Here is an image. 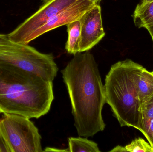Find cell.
<instances>
[{
	"label": "cell",
	"instance_id": "1",
	"mask_svg": "<svg viewBox=\"0 0 153 152\" xmlns=\"http://www.w3.org/2000/svg\"><path fill=\"white\" fill-rule=\"evenodd\" d=\"M61 72L78 136L90 137L103 131L105 90L93 55L89 51L76 54Z\"/></svg>",
	"mask_w": 153,
	"mask_h": 152
},
{
	"label": "cell",
	"instance_id": "2",
	"mask_svg": "<svg viewBox=\"0 0 153 152\" xmlns=\"http://www.w3.org/2000/svg\"><path fill=\"white\" fill-rule=\"evenodd\" d=\"M54 99L52 81L0 61V113L38 119Z\"/></svg>",
	"mask_w": 153,
	"mask_h": 152
},
{
	"label": "cell",
	"instance_id": "3",
	"mask_svg": "<svg viewBox=\"0 0 153 152\" xmlns=\"http://www.w3.org/2000/svg\"><path fill=\"white\" fill-rule=\"evenodd\" d=\"M143 67L129 59L111 66L104 85L106 103L121 127H132L144 134L142 104L137 82Z\"/></svg>",
	"mask_w": 153,
	"mask_h": 152
},
{
	"label": "cell",
	"instance_id": "4",
	"mask_svg": "<svg viewBox=\"0 0 153 152\" xmlns=\"http://www.w3.org/2000/svg\"><path fill=\"white\" fill-rule=\"evenodd\" d=\"M0 61L34 73L53 82L58 68L52 54H44L28 44L9 39L8 34H0Z\"/></svg>",
	"mask_w": 153,
	"mask_h": 152
},
{
	"label": "cell",
	"instance_id": "5",
	"mask_svg": "<svg viewBox=\"0 0 153 152\" xmlns=\"http://www.w3.org/2000/svg\"><path fill=\"white\" fill-rule=\"evenodd\" d=\"M30 119L4 114L0 120V136L7 152H42L41 137Z\"/></svg>",
	"mask_w": 153,
	"mask_h": 152
},
{
	"label": "cell",
	"instance_id": "6",
	"mask_svg": "<svg viewBox=\"0 0 153 152\" xmlns=\"http://www.w3.org/2000/svg\"><path fill=\"white\" fill-rule=\"evenodd\" d=\"M78 0H53L44 4L38 10L8 34L14 43L28 44L33 33L53 17L75 3Z\"/></svg>",
	"mask_w": 153,
	"mask_h": 152
},
{
	"label": "cell",
	"instance_id": "7",
	"mask_svg": "<svg viewBox=\"0 0 153 152\" xmlns=\"http://www.w3.org/2000/svg\"><path fill=\"white\" fill-rule=\"evenodd\" d=\"M79 20L81 24L80 52H83L91 50L106 35L100 4H95L87 11Z\"/></svg>",
	"mask_w": 153,
	"mask_h": 152
},
{
	"label": "cell",
	"instance_id": "8",
	"mask_svg": "<svg viewBox=\"0 0 153 152\" xmlns=\"http://www.w3.org/2000/svg\"><path fill=\"white\" fill-rule=\"evenodd\" d=\"M95 4L88 0H78L67 9L62 11L35 31L30 37V42L35 40L43 34L67 24L80 18Z\"/></svg>",
	"mask_w": 153,
	"mask_h": 152
},
{
	"label": "cell",
	"instance_id": "9",
	"mask_svg": "<svg viewBox=\"0 0 153 152\" xmlns=\"http://www.w3.org/2000/svg\"><path fill=\"white\" fill-rule=\"evenodd\" d=\"M132 17L135 26L147 29L153 41V0H142Z\"/></svg>",
	"mask_w": 153,
	"mask_h": 152
},
{
	"label": "cell",
	"instance_id": "10",
	"mask_svg": "<svg viewBox=\"0 0 153 152\" xmlns=\"http://www.w3.org/2000/svg\"><path fill=\"white\" fill-rule=\"evenodd\" d=\"M137 89L141 104L153 95V74L144 68L138 75Z\"/></svg>",
	"mask_w": 153,
	"mask_h": 152
},
{
	"label": "cell",
	"instance_id": "11",
	"mask_svg": "<svg viewBox=\"0 0 153 152\" xmlns=\"http://www.w3.org/2000/svg\"><path fill=\"white\" fill-rule=\"evenodd\" d=\"M68 39L65 44V50L70 54L75 55L80 53L81 24L79 20L74 21L66 25Z\"/></svg>",
	"mask_w": 153,
	"mask_h": 152
},
{
	"label": "cell",
	"instance_id": "12",
	"mask_svg": "<svg viewBox=\"0 0 153 152\" xmlns=\"http://www.w3.org/2000/svg\"><path fill=\"white\" fill-rule=\"evenodd\" d=\"M68 152H100L98 144L93 141L81 137H70L68 139Z\"/></svg>",
	"mask_w": 153,
	"mask_h": 152
},
{
	"label": "cell",
	"instance_id": "13",
	"mask_svg": "<svg viewBox=\"0 0 153 152\" xmlns=\"http://www.w3.org/2000/svg\"><path fill=\"white\" fill-rule=\"evenodd\" d=\"M110 152H153V148L143 138L135 139L126 146L118 145Z\"/></svg>",
	"mask_w": 153,
	"mask_h": 152
},
{
	"label": "cell",
	"instance_id": "14",
	"mask_svg": "<svg viewBox=\"0 0 153 152\" xmlns=\"http://www.w3.org/2000/svg\"><path fill=\"white\" fill-rule=\"evenodd\" d=\"M144 135L153 148V117H143Z\"/></svg>",
	"mask_w": 153,
	"mask_h": 152
},
{
	"label": "cell",
	"instance_id": "15",
	"mask_svg": "<svg viewBox=\"0 0 153 152\" xmlns=\"http://www.w3.org/2000/svg\"><path fill=\"white\" fill-rule=\"evenodd\" d=\"M142 111L143 117H153V95L142 104Z\"/></svg>",
	"mask_w": 153,
	"mask_h": 152
},
{
	"label": "cell",
	"instance_id": "16",
	"mask_svg": "<svg viewBox=\"0 0 153 152\" xmlns=\"http://www.w3.org/2000/svg\"><path fill=\"white\" fill-rule=\"evenodd\" d=\"M7 152V149L4 142L0 136V152Z\"/></svg>",
	"mask_w": 153,
	"mask_h": 152
},
{
	"label": "cell",
	"instance_id": "17",
	"mask_svg": "<svg viewBox=\"0 0 153 152\" xmlns=\"http://www.w3.org/2000/svg\"><path fill=\"white\" fill-rule=\"evenodd\" d=\"M44 152H51V151H62V152H68V149L66 150H62V149H54V148H46L45 150L44 151Z\"/></svg>",
	"mask_w": 153,
	"mask_h": 152
},
{
	"label": "cell",
	"instance_id": "18",
	"mask_svg": "<svg viewBox=\"0 0 153 152\" xmlns=\"http://www.w3.org/2000/svg\"><path fill=\"white\" fill-rule=\"evenodd\" d=\"M88 1L92 2L94 3V4H99L102 0H88Z\"/></svg>",
	"mask_w": 153,
	"mask_h": 152
},
{
	"label": "cell",
	"instance_id": "19",
	"mask_svg": "<svg viewBox=\"0 0 153 152\" xmlns=\"http://www.w3.org/2000/svg\"><path fill=\"white\" fill-rule=\"evenodd\" d=\"M53 1V0H43L44 4L48 3L52 1Z\"/></svg>",
	"mask_w": 153,
	"mask_h": 152
},
{
	"label": "cell",
	"instance_id": "20",
	"mask_svg": "<svg viewBox=\"0 0 153 152\" xmlns=\"http://www.w3.org/2000/svg\"><path fill=\"white\" fill-rule=\"evenodd\" d=\"M152 74H153V72H152Z\"/></svg>",
	"mask_w": 153,
	"mask_h": 152
}]
</instances>
